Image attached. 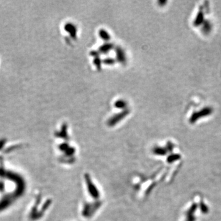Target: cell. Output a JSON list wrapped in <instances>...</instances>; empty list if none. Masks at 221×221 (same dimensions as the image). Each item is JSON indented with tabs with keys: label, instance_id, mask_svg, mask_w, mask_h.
<instances>
[{
	"label": "cell",
	"instance_id": "cell-1",
	"mask_svg": "<svg viewBox=\"0 0 221 221\" xmlns=\"http://www.w3.org/2000/svg\"><path fill=\"white\" fill-rule=\"evenodd\" d=\"M198 205L196 203H193L186 212L185 221H195V212L198 208Z\"/></svg>",
	"mask_w": 221,
	"mask_h": 221
},
{
	"label": "cell",
	"instance_id": "cell-6",
	"mask_svg": "<svg viewBox=\"0 0 221 221\" xmlns=\"http://www.w3.org/2000/svg\"><path fill=\"white\" fill-rule=\"evenodd\" d=\"M99 34L101 38L105 40V41H109L110 39V35L105 30H103L101 29L100 31H99Z\"/></svg>",
	"mask_w": 221,
	"mask_h": 221
},
{
	"label": "cell",
	"instance_id": "cell-7",
	"mask_svg": "<svg viewBox=\"0 0 221 221\" xmlns=\"http://www.w3.org/2000/svg\"><path fill=\"white\" fill-rule=\"evenodd\" d=\"M127 104V102L124 100H118L116 103H115V106L118 108H120V109H124L125 107H126Z\"/></svg>",
	"mask_w": 221,
	"mask_h": 221
},
{
	"label": "cell",
	"instance_id": "cell-10",
	"mask_svg": "<svg viewBox=\"0 0 221 221\" xmlns=\"http://www.w3.org/2000/svg\"><path fill=\"white\" fill-rule=\"evenodd\" d=\"M104 62L107 65H111L114 63V60L113 58H106L104 61Z\"/></svg>",
	"mask_w": 221,
	"mask_h": 221
},
{
	"label": "cell",
	"instance_id": "cell-11",
	"mask_svg": "<svg viewBox=\"0 0 221 221\" xmlns=\"http://www.w3.org/2000/svg\"><path fill=\"white\" fill-rule=\"evenodd\" d=\"M92 54H95V52H94V51H93V52H92ZM92 55H94V56L95 57V56H97L98 55H96V54H92Z\"/></svg>",
	"mask_w": 221,
	"mask_h": 221
},
{
	"label": "cell",
	"instance_id": "cell-8",
	"mask_svg": "<svg viewBox=\"0 0 221 221\" xmlns=\"http://www.w3.org/2000/svg\"><path fill=\"white\" fill-rule=\"evenodd\" d=\"M200 210H201V212H202L204 214H206L209 211V209H208V207L206 205H205L203 201L200 202Z\"/></svg>",
	"mask_w": 221,
	"mask_h": 221
},
{
	"label": "cell",
	"instance_id": "cell-9",
	"mask_svg": "<svg viewBox=\"0 0 221 221\" xmlns=\"http://www.w3.org/2000/svg\"><path fill=\"white\" fill-rule=\"evenodd\" d=\"M101 60L100 59V58L96 57L95 60H94V63L95 65L96 66V67L98 68H101Z\"/></svg>",
	"mask_w": 221,
	"mask_h": 221
},
{
	"label": "cell",
	"instance_id": "cell-4",
	"mask_svg": "<svg viewBox=\"0 0 221 221\" xmlns=\"http://www.w3.org/2000/svg\"><path fill=\"white\" fill-rule=\"evenodd\" d=\"M113 47V45L111 43H107L105 44L104 45H103L102 46H101L100 47L99 51L101 53H103V54H106L108 52H109L111 51V49H112V48Z\"/></svg>",
	"mask_w": 221,
	"mask_h": 221
},
{
	"label": "cell",
	"instance_id": "cell-5",
	"mask_svg": "<svg viewBox=\"0 0 221 221\" xmlns=\"http://www.w3.org/2000/svg\"><path fill=\"white\" fill-rule=\"evenodd\" d=\"M116 54H116L117 58L119 61L124 62L125 60V55L122 49H120V48L116 50Z\"/></svg>",
	"mask_w": 221,
	"mask_h": 221
},
{
	"label": "cell",
	"instance_id": "cell-2",
	"mask_svg": "<svg viewBox=\"0 0 221 221\" xmlns=\"http://www.w3.org/2000/svg\"><path fill=\"white\" fill-rule=\"evenodd\" d=\"M128 110L125 109L123 112L119 114H116L114 116H113L111 119L109 121V124L110 125H115L118 122L120 121L122 119H124V117H125L128 114Z\"/></svg>",
	"mask_w": 221,
	"mask_h": 221
},
{
	"label": "cell",
	"instance_id": "cell-3",
	"mask_svg": "<svg viewBox=\"0 0 221 221\" xmlns=\"http://www.w3.org/2000/svg\"><path fill=\"white\" fill-rule=\"evenodd\" d=\"M65 30L71 34L70 35L72 37V38H76L77 29L75 25H73V24L67 23L65 25Z\"/></svg>",
	"mask_w": 221,
	"mask_h": 221
}]
</instances>
